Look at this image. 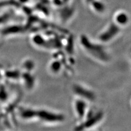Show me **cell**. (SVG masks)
<instances>
[{
  "label": "cell",
  "instance_id": "cell-1",
  "mask_svg": "<svg viewBox=\"0 0 131 131\" xmlns=\"http://www.w3.org/2000/svg\"><path fill=\"white\" fill-rule=\"evenodd\" d=\"M81 43L86 50L89 51L92 56H96V57L102 60H105L107 59V56L105 53L106 52L103 48L98 45H95L93 43L91 44L89 39L85 36H82Z\"/></svg>",
  "mask_w": 131,
  "mask_h": 131
},
{
  "label": "cell",
  "instance_id": "cell-2",
  "mask_svg": "<svg viewBox=\"0 0 131 131\" xmlns=\"http://www.w3.org/2000/svg\"><path fill=\"white\" fill-rule=\"evenodd\" d=\"M37 116L43 121L47 122H61L64 120V116L61 114H56L47 110H40L37 112Z\"/></svg>",
  "mask_w": 131,
  "mask_h": 131
},
{
  "label": "cell",
  "instance_id": "cell-3",
  "mask_svg": "<svg viewBox=\"0 0 131 131\" xmlns=\"http://www.w3.org/2000/svg\"><path fill=\"white\" fill-rule=\"evenodd\" d=\"M120 31V28L115 23L112 24L100 35V39L102 42H108L115 37Z\"/></svg>",
  "mask_w": 131,
  "mask_h": 131
},
{
  "label": "cell",
  "instance_id": "cell-4",
  "mask_svg": "<svg viewBox=\"0 0 131 131\" xmlns=\"http://www.w3.org/2000/svg\"><path fill=\"white\" fill-rule=\"evenodd\" d=\"M74 92L77 95H78L81 97V99L83 100H88L91 101L94 100L95 98V95L93 92L90 91L88 89L82 87L81 86L77 85H75L73 88Z\"/></svg>",
  "mask_w": 131,
  "mask_h": 131
},
{
  "label": "cell",
  "instance_id": "cell-5",
  "mask_svg": "<svg viewBox=\"0 0 131 131\" xmlns=\"http://www.w3.org/2000/svg\"><path fill=\"white\" fill-rule=\"evenodd\" d=\"M74 108L78 117L80 119H83L86 115L87 104L83 99L77 100L75 102Z\"/></svg>",
  "mask_w": 131,
  "mask_h": 131
},
{
  "label": "cell",
  "instance_id": "cell-6",
  "mask_svg": "<svg viewBox=\"0 0 131 131\" xmlns=\"http://www.w3.org/2000/svg\"><path fill=\"white\" fill-rule=\"evenodd\" d=\"M102 117V114L101 113H98L97 114L92 115L89 117L86 120L84 125L83 126L85 128H89L91 127L92 126L95 125L97 123L99 122Z\"/></svg>",
  "mask_w": 131,
  "mask_h": 131
},
{
  "label": "cell",
  "instance_id": "cell-7",
  "mask_svg": "<svg viewBox=\"0 0 131 131\" xmlns=\"http://www.w3.org/2000/svg\"><path fill=\"white\" fill-rule=\"evenodd\" d=\"M115 21L118 26H125L127 24L129 21V17L127 14L124 12H118L115 16Z\"/></svg>",
  "mask_w": 131,
  "mask_h": 131
},
{
  "label": "cell",
  "instance_id": "cell-8",
  "mask_svg": "<svg viewBox=\"0 0 131 131\" xmlns=\"http://www.w3.org/2000/svg\"><path fill=\"white\" fill-rule=\"evenodd\" d=\"M91 3L93 9L98 13H102L104 11L105 7L102 2H98L97 0H94Z\"/></svg>",
  "mask_w": 131,
  "mask_h": 131
},
{
  "label": "cell",
  "instance_id": "cell-9",
  "mask_svg": "<svg viewBox=\"0 0 131 131\" xmlns=\"http://www.w3.org/2000/svg\"><path fill=\"white\" fill-rule=\"evenodd\" d=\"M61 63L59 61H54L51 63L50 65V71L53 73H59L61 69Z\"/></svg>",
  "mask_w": 131,
  "mask_h": 131
}]
</instances>
